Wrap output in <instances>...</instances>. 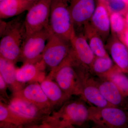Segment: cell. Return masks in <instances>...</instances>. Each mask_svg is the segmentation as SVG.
<instances>
[{
	"label": "cell",
	"instance_id": "6da1fadb",
	"mask_svg": "<svg viewBox=\"0 0 128 128\" xmlns=\"http://www.w3.org/2000/svg\"><path fill=\"white\" fill-rule=\"evenodd\" d=\"M0 23V57L15 64L20 59L26 36L24 21L17 18L8 22L1 21Z\"/></svg>",
	"mask_w": 128,
	"mask_h": 128
},
{
	"label": "cell",
	"instance_id": "7a4b0ae2",
	"mask_svg": "<svg viewBox=\"0 0 128 128\" xmlns=\"http://www.w3.org/2000/svg\"><path fill=\"white\" fill-rule=\"evenodd\" d=\"M89 107L80 101H68L57 112H52L43 122V127L73 128L89 121Z\"/></svg>",
	"mask_w": 128,
	"mask_h": 128
},
{
	"label": "cell",
	"instance_id": "3957f363",
	"mask_svg": "<svg viewBox=\"0 0 128 128\" xmlns=\"http://www.w3.org/2000/svg\"><path fill=\"white\" fill-rule=\"evenodd\" d=\"M54 80L68 96H80L82 80L80 66L75 61L71 53L56 68L50 70L46 77Z\"/></svg>",
	"mask_w": 128,
	"mask_h": 128
},
{
	"label": "cell",
	"instance_id": "277c9868",
	"mask_svg": "<svg viewBox=\"0 0 128 128\" xmlns=\"http://www.w3.org/2000/svg\"><path fill=\"white\" fill-rule=\"evenodd\" d=\"M70 4V0H51L49 28L54 34L70 42L75 29Z\"/></svg>",
	"mask_w": 128,
	"mask_h": 128
},
{
	"label": "cell",
	"instance_id": "5b68a950",
	"mask_svg": "<svg viewBox=\"0 0 128 128\" xmlns=\"http://www.w3.org/2000/svg\"><path fill=\"white\" fill-rule=\"evenodd\" d=\"M6 105L22 127L36 126L38 124H42L52 112L15 97H12Z\"/></svg>",
	"mask_w": 128,
	"mask_h": 128
},
{
	"label": "cell",
	"instance_id": "8992f818",
	"mask_svg": "<svg viewBox=\"0 0 128 128\" xmlns=\"http://www.w3.org/2000/svg\"><path fill=\"white\" fill-rule=\"evenodd\" d=\"M89 121L98 128H122L128 127V110L108 106L89 107Z\"/></svg>",
	"mask_w": 128,
	"mask_h": 128
},
{
	"label": "cell",
	"instance_id": "52a82bcc",
	"mask_svg": "<svg viewBox=\"0 0 128 128\" xmlns=\"http://www.w3.org/2000/svg\"><path fill=\"white\" fill-rule=\"evenodd\" d=\"M50 33L49 27L26 37L21 48L19 60L26 63H35L42 59V54Z\"/></svg>",
	"mask_w": 128,
	"mask_h": 128
},
{
	"label": "cell",
	"instance_id": "ba28073f",
	"mask_svg": "<svg viewBox=\"0 0 128 128\" xmlns=\"http://www.w3.org/2000/svg\"><path fill=\"white\" fill-rule=\"evenodd\" d=\"M70 50V42L61 38L50 31L42 54V60L46 67L52 70L64 62L69 55Z\"/></svg>",
	"mask_w": 128,
	"mask_h": 128
},
{
	"label": "cell",
	"instance_id": "9c48e42d",
	"mask_svg": "<svg viewBox=\"0 0 128 128\" xmlns=\"http://www.w3.org/2000/svg\"><path fill=\"white\" fill-rule=\"evenodd\" d=\"M51 0H36L27 11L24 20L26 36L49 27Z\"/></svg>",
	"mask_w": 128,
	"mask_h": 128
},
{
	"label": "cell",
	"instance_id": "30bf717a",
	"mask_svg": "<svg viewBox=\"0 0 128 128\" xmlns=\"http://www.w3.org/2000/svg\"><path fill=\"white\" fill-rule=\"evenodd\" d=\"M98 0H70V11L75 32L90 22Z\"/></svg>",
	"mask_w": 128,
	"mask_h": 128
},
{
	"label": "cell",
	"instance_id": "8fae6325",
	"mask_svg": "<svg viewBox=\"0 0 128 128\" xmlns=\"http://www.w3.org/2000/svg\"><path fill=\"white\" fill-rule=\"evenodd\" d=\"M71 52L79 64L89 70L95 58L94 54L83 33L74 31L70 40Z\"/></svg>",
	"mask_w": 128,
	"mask_h": 128
},
{
	"label": "cell",
	"instance_id": "7c38bea8",
	"mask_svg": "<svg viewBox=\"0 0 128 128\" xmlns=\"http://www.w3.org/2000/svg\"><path fill=\"white\" fill-rule=\"evenodd\" d=\"M12 97L18 98L41 108L52 112L50 102L38 82H34L19 91L12 93Z\"/></svg>",
	"mask_w": 128,
	"mask_h": 128
},
{
	"label": "cell",
	"instance_id": "4fadbf2b",
	"mask_svg": "<svg viewBox=\"0 0 128 128\" xmlns=\"http://www.w3.org/2000/svg\"><path fill=\"white\" fill-rule=\"evenodd\" d=\"M104 42L109 38L111 30L110 13L106 0H98L97 5L90 22Z\"/></svg>",
	"mask_w": 128,
	"mask_h": 128
},
{
	"label": "cell",
	"instance_id": "5bb4252c",
	"mask_svg": "<svg viewBox=\"0 0 128 128\" xmlns=\"http://www.w3.org/2000/svg\"><path fill=\"white\" fill-rule=\"evenodd\" d=\"M87 71L82 73V91L81 96L96 107H104L112 106L104 97L97 84L96 80L89 76Z\"/></svg>",
	"mask_w": 128,
	"mask_h": 128
},
{
	"label": "cell",
	"instance_id": "9a60e30c",
	"mask_svg": "<svg viewBox=\"0 0 128 128\" xmlns=\"http://www.w3.org/2000/svg\"><path fill=\"white\" fill-rule=\"evenodd\" d=\"M96 82L102 96L110 105L128 110V99L114 82L108 79L101 78Z\"/></svg>",
	"mask_w": 128,
	"mask_h": 128
},
{
	"label": "cell",
	"instance_id": "2e32d148",
	"mask_svg": "<svg viewBox=\"0 0 128 128\" xmlns=\"http://www.w3.org/2000/svg\"><path fill=\"white\" fill-rule=\"evenodd\" d=\"M46 67L42 59L35 63L23 64L20 68H16V78L18 82L24 84L38 82L40 83L46 78L44 70Z\"/></svg>",
	"mask_w": 128,
	"mask_h": 128
},
{
	"label": "cell",
	"instance_id": "e0dca14e",
	"mask_svg": "<svg viewBox=\"0 0 128 128\" xmlns=\"http://www.w3.org/2000/svg\"><path fill=\"white\" fill-rule=\"evenodd\" d=\"M105 46L115 64L128 76V48L118 39L112 34Z\"/></svg>",
	"mask_w": 128,
	"mask_h": 128
},
{
	"label": "cell",
	"instance_id": "ac0fdd59",
	"mask_svg": "<svg viewBox=\"0 0 128 128\" xmlns=\"http://www.w3.org/2000/svg\"><path fill=\"white\" fill-rule=\"evenodd\" d=\"M40 84L48 97L53 110L61 106L71 97L66 94L53 80L45 78Z\"/></svg>",
	"mask_w": 128,
	"mask_h": 128
},
{
	"label": "cell",
	"instance_id": "d6986e66",
	"mask_svg": "<svg viewBox=\"0 0 128 128\" xmlns=\"http://www.w3.org/2000/svg\"><path fill=\"white\" fill-rule=\"evenodd\" d=\"M36 0H1L0 18L5 19L18 16L28 11Z\"/></svg>",
	"mask_w": 128,
	"mask_h": 128
},
{
	"label": "cell",
	"instance_id": "ffe728a7",
	"mask_svg": "<svg viewBox=\"0 0 128 128\" xmlns=\"http://www.w3.org/2000/svg\"><path fill=\"white\" fill-rule=\"evenodd\" d=\"M83 31L84 36L96 56H109L106 50L103 40L90 22L84 25Z\"/></svg>",
	"mask_w": 128,
	"mask_h": 128
},
{
	"label": "cell",
	"instance_id": "44dd1931",
	"mask_svg": "<svg viewBox=\"0 0 128 128\" xmlns=\"http://www.w3.org/2000/svg\"><path fill=\"white\" fill-rule=\"evenodd\" d=\"M15 64L0 57V75L6 82L12 93L21 90L25 84L18 82L16 76Z\"/></svg>",
	"mask_w": 128,
	"mask_h": 128
},
{
	"label": "cell",
	"instance_id": "7402d4cb",
	"mask_svg": "<svg viewBox=\"0 0 128 128\" xmlns=\"http://www.w3.org/2000/svg\"><path fill=\"white\" fill-rule=\"evenodd\" d=\"M101 78L108 79L114 82L123 95L128 99V76L121 71L116 65Z\"/></svg>",
	"mask_w": 128,
	"mask_h": 128
},
{
	"label": "cell",
	"instance_id": "603a6c76",
	"mask_svg": "<svg viewBox=\"0 0 128 128\" xmlns=\"http://www.w3.org/2000/svg\"><path fill=\"white\" fill-rule=\"evenodd\" d=\"M114 64L110 56L98 57L96 56L90 67L89 70L98 76L102 77L112 69Z\"/></svg>",
	"mask_w": 128,
	"mask_h": 128
},
{
	"label": "cell",
	"instance_id": "cb8c5ba5",
	"mask_svg": "<svg viewBox=\"0 0 128 128\" xmlns=\"http://www.w3.org/2000/svg\"><path fill=\"white\" fill-rule=\"evenodd\" d=\"M0 128H22L20 123L12 112L6 104L0 102Z\"/></svg>",
	"mask_w": 128,
	"mask_h": 128
},
{
	"label": "cell",
	"instance_id": "d4e9b609",
	"mask_svg": "<svg viewBox=\"0 0 128 128\" xmlns=\"http://www.w3.org/2000/svg\"><path fill=\"white\" fill-rule=\"evenodd\" d=\"M110 22L112 34L117 37L123 32L128 25L124 16L118 13L110 14Z\"/></svg>",
	"mask_w": 128,
	"mask_h": 128
},
{
	"label": "cell",
	"instance_id": "484cf974",
	"mask_svg": "<svg viewBox=\"0 0 128 128\" xmlns=\"http://www.w3.org/2000/svg\"><path fill=\"white\" fill-rule=\"evenodd\" d=\"M110 14L118 13L125 16L128 12V2L125 0H106Z\"/></svg>",
	"mask_w": 128,
	"mask_h": 128
},
{
	"label": "cell",
	"instance_id": "4316f807",
	"mask_svg": "<svg viewBox=\"0 0 128 128\" xmlns=\"http://www.w3.org/2000/svg\"><path fill=\"white\" fill-rule=\"evenodd\" d=\"M8 86L6 82L5 81L4 79L1 75H0V96H2L4 99H9V96L6 92V90Z\"/></svg>",
	"mask_w": 128,
	"mask_h": 128
},
{
	"label": "cell",
	"instance_id": "83f0119b",
	"mask_svg": "<svg viewBox=\"0 0 128 128\" xmlns=\"http://www.w3.org/2000/svg\"><path fill=\"white\" fill-rule=\"evenodd\" d=\"M118 39L128 48V25L123 32L118 37Z\"/></svg>",
	"mask_w": 128,
	"mask_h": 128
},
{
	"label": "cell",
	"instance_id": "f1b7e54d",
	"mask_svg": "<svg viewBox=\"0 0 128 128\" xmlns=\"http://www.w3.org/2000/svg\"><path fill=\"white\" fill-rule=\"evenodd\" d=\"M124 18H125V20L126 22V23L128 25V12L127 14L124 16Z\"/></svg>",
	"mask_w": 128,
	"mask_h": 128
},
{
	"label": "cell",
	"instance_id": "f546056e",
	"mask_svg": "<svg viewBox=\"0 0 128 128\" xmlns=\"http://www.w3.org/2000/svg\"><path fill=\"white\" fill-rule=\"evenodd\" d=\"M126 0L127 2H128V0Z\"/></svg>",
	"mask_w": 128,
	"mask_h": 128
},
{
	"label": "cell",
	"instance_id": "4dcf8cb0",
	"mask_svg": "<svg viewBox=\"0 0 128 128\" xmlns=\"http://www.w3.org/2000/svg\"></svg>",
	"mask_w": 128,
	"mask_h": 128
},
{
	"label": "cell",
	"instance_id": "1f68e13d",
	"mask_svg": "<svg viewBox=\"0 0 128 128\" xmlns=\"http://www.w3.org/2000/svg\"></svg>",
	"mask_w": 128,
	"mask_h": 128
}]
</instances>
